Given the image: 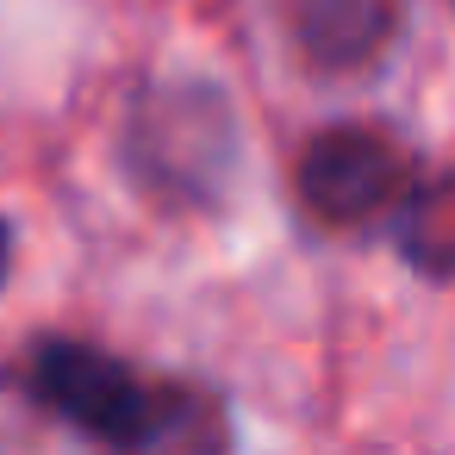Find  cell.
I'll return each mask as SVG.
<instances>
[{"label":"cell","instance_id":"obj_1","mask_svg":"<svg viewBox=\"0 0 455 455\" xmlns=\"http://www.w3.org/2000/svg\"><path fill=\"white\" fill-rule=\"evenodd\" d=\"M32 393L44 411H57L63 424H76L94 443H113V449H156L169 436V411H175L119 355L88 349V343H44L32 355Z\"/></svg>","mask_w":455,"mask_h":455},{"label":"cell","instance_id":"obj_2","mask_svg":"<svg viewBox=\"0 0 455 455\" xmlns=\"http://www.w3.org/2000/svg\"><path fill=\"white\" fill-rule=\"evenodd\" d=\"M405 188V156L368 125H331L299 150V194L324 225H362Z\"/></svg>","mask_w":455,"mask_h":455},{"label":"cell","instance_id":"obj_3","mask_svg":"<svg viewBox=\"0 0 455 455\" xmlns=\"http://www.w3.org/2000/svg\"><path fill=\"white\" fill-rule=\"evenodd\" d=\"M287 26L318 69H362L387 51L399 26V0H293Z\"/></svg>","mask_w":455,"mask_h":455},{"label":"cell","instance_id":"obj_4","mask_svg":"<svg viewBox=\"0 0 455 455\" xmlns=\"http://www.w3.org/2000/svg\"><path fill=\"white\" fill-rule=\"evenodd\" d=\"M399 250L418 275L430 281H455V169L424 181L418 194H405L399 212Z\"/></svg>","mask_w":455,"mask_h":455},{"label":"cell","instance_id":"obj_5","mask_svg":"<svg viewBox=\"0 0 455 455\" xmlns=\"http://www.w3.org/2000/svg\"><path fill=\"white\" fill-rule=\"evenodd\" d=\"M7 262H13V231H7V219H0V281H7Z\"/></svg>","mask_w":455,"mask_h":455}]
</instances>
